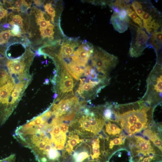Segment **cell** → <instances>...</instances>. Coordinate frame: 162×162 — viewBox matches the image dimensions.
Wrapping results in <instances>:
<instances>
[{
	"mask_svg": "<svg viewBox=\"0 0 162 162\" xmlns=\"http://www.w3.org/2000/svg\"><path fill=\"white\" fill-rule=\"evenodd\" d=\"M92 68L89 66L85 68L84 70V75L87 77H90L91 75V70Z\"/></svg>",
	"mask_w": 162,
	"mask_h": 162,
	"instance_id": "29",
	"label": "cell"
},
{
	"mask_svg": "<svg viewBox=\"0 0 162 162\" xmlns=\"http://www.w3.org/2000/svg\"><path fill=\"white\" fill-rule=\"evenodd\" d=\"M58 99L53 104L52 110L55 112L59 117L62 116L68 111L74 105H76L78 99L76 96L67 99H63L60 101Z\"/></svg>",
	"mask_w": 162,
	"mask_h": 162,
	"instance_id": "7",
	"label": "cell"
},
{
	"mask_svg": "<svg viewBox=\"0 0 162 162\" xmlns=\"http://www.w3.org/2000/svg\"><path fill=\"white\" fill-rule=\"evenodd\" d=\"M58 94H54V95L53 96V98H56V97H57V96H58Z\"/></svg>",
	"mask_w": 162,
	"mask_h": 162,
	"instance_id": "35",
	"label": "cell"
},
{
	"mask_svg": "<svg viewBox=\"0 0 162 162\" xmlns=\"http://www.w3.org/2000/svg\"><path fill=\"white\" fill-rule=\"evenodd\" d=\"M12 33L10 30H6L0 32V44L7 43Z\"/></svg>",
	"mask_w": 162,
	"mask_h": 162,
	"instance_id": "21",
	"label": "cell"
},
{
	"mask_svg": "<svg viewBox=\"0 0 162 162\" xmlns=\"http://www.w3.org/2000/svg\"><path fill=\"white\" fill-rule=\"evenodd\" d=\"M45 11L51 17V21L53 23L54 18L55 16V11L54 8L50 3H47L44 6Z\"/></svg>",
	"mask_w": 162,
	"mask_h": 162,
	"instance_id": "22",
	"label": "cell"
},
{
	"mask_svg": "<svg viewBox=\"0 0 162 162\" xmlns=\"http://www.w3.org/2000/svg\"><path fill=\"white\" fill-rule=\"evenodd\" d=\"M98 134L99 135V137L100 138H103L104 139H105L107 140V141L108 140L109 137V136L105 133L104 131V130H101L98 133Z\"/></svg>",
	"mask_w": 162,
	"mask_h": 162,
	"instance_id": "28",
	"label": "cell"
},
{
	"mask_svg": "<svg viewBox=\"0 0 162 162\" xmlns=\"http://www.w3.org/2000/svg\"><path fill=\"white\" fill-rule=\"evenodd\" d=\"M15 154H12L0 160V162H15Z\"/></svg>",
	"mask_w": 162,
	"mask_h": 162,
	"instance_id": "26",
	"label": "cell"
},
{
	"mask_svg": "<svg viewBox=\"0 0 162 162\" xmlns=\"http://www.w3.org/2000/svg\"><path fill=\"white\" fill-rule=\"evenodd\" d=\"M128 24L131 34L129 54L131 57H137L140 56L144 49L148 47L150 36L144 28L132 23L130 21Z\"/></svg>",
	"mask_w": 162,
	"mask_h": 162,
	"instance_id": "4",
	"label": "cell"
},
{
	"mask_svg": "<svg viewBox=\"0 0 162 162\" xmlns=\"http://www.w3.org/2000/svg\"><path fill=\"white\" fill-rule=\"evenodd\" d=\"M37 23L40 26V30H43L51 25L52 24L50 20H46L44 17L42 13H40L37 18Z\"/></svg>",
	"mask_w": 162,
	"mask_h": 162,
	"instance_id": "20",
	"label": "cell"
},
{
	"mask_svg": "<svg viewBox=\"0 0 162 162\" xmlns=\"http://www.w3.org/2000/svg\"><path fill=\"white\" fill-rule=\"evenodd\" d=\"M91 61L92 65L97 71L109 74L117 65L118 59L117 56L98 47L95 49Z\"/></svg>",
	"mask_w": 162,
	"mask_h": 162,
	"instance_id": "5",
	"label": "cell"
},
{
	"mask_svg": "<svg viewBox=\"0 0 162 162\" xmlns=\"http://www.w3.org/2000/svg\"><path fill=\"white\" fill-rule=\"evenodd\" d=\"M22 20L23 19L22 18L19 19L16 22V24L18 25H19L21 27H22L23 23Z\"/></svg>",
	"mask_w": 162,
	"mask_h": 162,
	"instance_id": "33",
	"label": "cell"
},
{
	"mask_svg": "<svg viewBox=\"0 0 162 162\" xmlns=\"http://www.w3.org/2000/svg\"><path fill=\"white\" fill-rule=\"evenodd\" d=\"M25 2L23 0L16 1L15 3V5L16 8H20L24 4Z\"/></svg>",
	"mask_w": 162,
	"mask_h": 162,
	"instance_id": "32",
	"label": "cell"
},
{
	"mask_svg": "<svg viewBox=\"0 0 162 162\" xmlns=\"http://www.w3.org/2000/svg\"><path fill=\"white\" fill-rule=\"evenodd\" d=\"M13 28L11 31V33L14 35L20 37V28L18 25L14 24Z\"/></svg>",
	"mask_w": 162,
	"mask_h": 162,
	"instance_id": "25",
	"label": "cell"
},
{
	"mask_svg": "<svg viewBox=\"0 0 162 162\" xmlns=\"http://www.w3.org/2000/svg\"><path fill=\"white\" fill-rule=\"evenodd\" d=\"M106 130L109 135H115L119 134L122 130L116 124L111 123L109 120H105Z\"/></svg>",
	"mask_w": 162,
	"mask_h": 162,
	"instance_id": "17",
	"label": "cell"
},
{
	"mask_svg": "<svg viewBox=\"0 0 162 162\" xmlns=\"http://www.w3.org/2000/svg\"><path fill=\"white\" fill-rule=\"evenodd\" d=\"M116 108L118 122L128 134L132 136L147 127L149 119L152 118L153 108L141 99L136 102L119 105Z\"/></svg>",
	"mask_w": 162,
	"mask_h": 162,
	"instance_id": "1",
	"label": "cell"
},
{
	"mask_svg": "<svg viewBox=\"0 0 162 162\" xmlns=\"http://www.w3.org/2000/svg\"><path fill=\"white\" fill-rule=\"evenodd\" d=\"M130 162H161V155L155 151L147 152L142 151L136 147L134 142L130 148Z\"/></svg>",
	"mask_w": 162,
	"mask_h": 162,
	"instance_id": "6",
	"label": "cell"
},
{
	"mask_svg": "<svg viewBox=\"0 0 162 162\" xmlns=\"http://www.w3.org/2000/svg\"><path fill=\"white\" fill-rule=\"evenodd\" d=\"M54 26L51 24L47 28L41 30L40 34L43 38L48 37L50 40H52L53 39L54 32L53 29Z\"/></svg>",
	"mask_w": 162,
	"mask_h": 162,
	"instance_id": "19",
	"label": "cell"
},
{
	"mask_svg": "<svg viewBox=\"0 0 162 162\" xmlns=\"http://www.w3.org/2000/svg\"><path fill=\"white\" fill-rule=\"evenodd\" d=\"M7 13V10L0 5V21L6 15Z\"/></svg>",
	"mask_w": 162,
	"mask_h": 162,
	"instance_id": "30",
	"label": "cell"
},
{
	"mask_svg": "<svg viewBox=\"0 0 162 162\" xmlns=\"http://www.w3.org/2000/svg\"><path fill=\"white\" fill-rule=\"evenodd\" d=\"M131 5L138 17L142 20L143 27L149 34L162 30L161 13L150 1L132 2Z\"/></svg>",
	"mask_w": 162,
	"mask_h": 162,
	"instance_id": "2",
	"label": "cell"
},
{
	"mask_svg": "<svg viewBox=\"0 0 162 162\" xmlns=\"http://www.w3.org/2000/svg\"><path fill=\"white\" fill-rule=\"evenodd\" d=\"M100 140L98 138L95 139L92 142L93 158L97 162H101L100 159L101 158L100 157L101 153L100 152Z\"/></svg>",
	"mask_w": 162,
	"mask_h": 162,
	"instance_id": "16",
	"label": "cell"
},
{
	"mask_svg": "<svg viewBox=\"0 0 162 162\" xmlns=\"http://www.w3.org/2000/svg\"><path fill=\"white\" fill-rule=\"evenodd\" d=\"M21 17L19 15H16L14 16L12 18V20L10 22V24L12 26L15 24V23L16 22L17 20L20 19L21 18Z\"/></svg>",
	"mask_w": 162,
	"mask_h": 162,
	"instance_id": "31",
	"label": "cell"
},
{
	"mask_svg": "<svg viewBox=\"0 0 162 162\" xmlns=\"http://www.w3.org/2000/svg\"><path fill=\"white\" fill-rule=\"evenodd\" d=\"M7 65L10 74L22 73L25 67V64L23 61L17 59L9 60Z\"/></svg>",
	"mask_w": 162,
	"mask_h": 162,
	"instance_id": "12",
	"label": "cell"
},
{
	"mask_svg": "<svg viewBox=\"0 0 162 162\" xmlns=\"http://www.w3.org/2000/svg\"><path fill=\"white\" fill-rule=\"evenodd\" d=\"M162 64L160 60L157 59L147 78L146 91L141 99L152 107L162 102Z\"/></svg>",
	"mask_w": 162,
	"mask_h": 162,
	"instance_id": "3",
	"label": "cell"
},
{
	"mask_svg": "<svg viewBox=\"0 0 162 162\" xmlns=\"http://www.w3.org/2000/svg\"><path fill=\"white\" fill-rule=\"evenodd\" d=\"M150 35L148 41V47L151 46L153 48L157 57L162 47V30L153 33Z\"/></svg>",
	"mask_w": 162,
	"mask_h": 162,
	"instance_id": "9",
	"label": "cell"
},
{
	"mask_svg": "<svg viewBox=\"0 0 162 162\" xmlns=\"http://www.w3.org/2000/svg\"><path fill=\"white\" fill-rule=\"evenodd\" d=\"M122 144H123L119 137L116 138L112 140H110L109 144V148L112 149L114 145H121Z\"/></svg>",
	"mask_w": 162,
	"mask_h": 162,
	"instance_id": "24",
	"label": "cell"
},
{
	"mask_svg": "<svg viewBox=\"0 0 162 162\" xmlns=\"http://www.w3.org/2000/svg\"><path fill=\"white\" fill-rule=\"evenodd\" d=\"M136 140L135 145L142 151L147 152L155 151L152 146L149 140H147L140 136H135Z\"/></svg>",
	"mask_w": 162,
	"mask_h": 162,
	"instance_id": "13",
	"label": "cell"
},
{
	"mask_svg": "<svg viewBox=\"0 0 162 162\" xmlns=\"http://www.w3.org/2000/svg\"><path fill=\"white\" fill-rule=\"evenodd\" d=\"M128 16L135 23L138 25L140 28H144L142 20L137 15L136 13L130 8L126 9Z\"/></svg>",
	"mask_w": 162,
	"mask_h": 162,
	"instance_id": "18",
	"label": "cell"
},
{
	"mask_svg": "<svg viewBox=\"0 0 162 162\" xmlns=\"http://www.w3.org/2000/svg\"><path fill=\"white\" fill-rule=\"evenodd\" d=\"M9 76L7 73L4 70H0V86H4L8 80Z\"/></svg>",
	"mask_w": 162,
	"mask_h": 162,
	"instance_id": "23",
	"label": "cell"
},
{
	"mask_svg": "<svg viewBox=\"0 0 162 162\" xmlns=\"http://www.w3.org/2000/svg\"><path fill=\"white\" fill-rule=\"evenodd\" d=\"M75 44L73 43L66 44L62 46L60 53V56L66 58L71 56L76 46Z\"/></svg>",
	"mask_w": 162,
	"mask_h": 162,
	"instance_id": "15",
	"label": "cell"
},
{
	"mask_svg": "<svg viewBox=\"0 0 162 162\" xmlns=\"http://www.w3.org/2000/svg\"><path fill=\"white\" fill-rule=\"evenodd\" d=\"M69 134V140L65 147V150L66 152H70L74 151L73 147L80 142L84 141V140L80 139L78 135L74 134L73 132H71Z\"/></svg>",
	"mask_w": 162,
	"mask_h": 162,
	"instance_id": "14",
	"label": "cell"
},
{
	"mask_svg": "<svg viewBox=\"0 0 162 162\" xmlns=\"http://www.w3.org/2000/svg\"><path fill=\"white\" fill-rule=\"evenodd\" d=\"M93 52L86 50L82 44L74 52L71 56L73 62L76 63L80 66L85 67L91 54Z\"/></svg>",
	"mask_w": 162,
	"mask_h": 162,
	"instance_id": "8",
	"label": "cell"
},
{
	"mask_svg": "<svg viewBox=\"0 0 162 162\" xmlns=\"http://www.w3.org/2000/svg\"><path fill=\"white\" fill-rule=\"evenodd\" d=\"M60 88L62 93L72 91L74 86V81L68 72L64 71L62 75Z\"/></svg>",
	"mask_w": 162,
	"mask_h": 162,
	"instance_id": "10",
	"label": "cell"
},
{
	"mask_svg": "<svg viewBox=\"0 0 162 162\" xmlns=\"http://www.w3.org/2000/svg\"><path fill=\"white\" fill-rule=\"evenodd\" d=\"M110 21L114 29L120 33L125 32L129 27L128 23L125 20L120 18L117 13H113Z\"/></svg>",
	"mask_w": 162,
	"mask_h": 162,
	"instance_id": "11",
	"label": "cell"
},
{
	"mask_svg": "<svg viewBox=\"0 0 162 162\" xmlns=\"http://www.w3.org/2000/svg\"><path fill=\"white\" fill-rule=\"evenodd\" d=\"M154 144L162 151V141L159 137L155 139L153 141Z\"/></svg>",
	"mask_w": 162,
	"mask_h": 162,
	"instance_id": "27",
	"label": "cell"
},
{
	"mask_svg": "<svg viewBox=\"0 0 162 162\" xmlns=\"http://www.w3.org/2000/svg\"><path fill=\"white\" fill-rule=\"evenodd\" d=\"M49 82V80L48 79H46L45 81L44 84H48Z\"/></svg>",
	"mask_w": 162,
	"mask_h": 162,
	"instance_id": "34",
	"label": "cell"
}]
</instances>
